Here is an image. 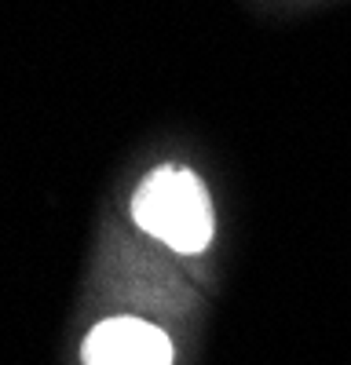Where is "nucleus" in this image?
<instances>
[{
  "mask_svg": "<svg viewBox=\"0 0 351 365\" xmlns=\"http://www.w3.org/2000/svg\"><path fill=\"white\" fill-rule=\"evenodd\" d=\"M253 4L263 11H311L322 4H333V0H253Z\"/></svg>",
  "mask_w": 351,
  "mask_h": 365,
  "instance_id": "7ed1b4c3",
  "label": "nucleus"
},
{
  "mask_svg": "<svg viewBox=\"0 0 351 365\" xmlns=\"http://www.w3.org/2000/svg\"><path fill=\"white\" fill-rule=\"evenodd\" d=\"M201 318L190 274L106 212L73 307L70 365H190Z\"/></svg>",
  "mask_w": 351,
  "mask_h": 365,
  "instance_id": "f257e3e1",
  "label": "nucleus"
},
{
  "mask_svg": "<svg viewBox=\"0 0 351 365\" xmlns=\"http://www.w3.org/2000/svg\"><path fill=\"white\" fill-rule=\"evenodd\" d=\"M121 220L139 241L183 267L201 292H216V201L209 179L190 161L165 158L146 165L125 194Z\"/></svg>",
  "mask_w": 351,
  "mask_h": 365,
  "instance_id": "f03ea898",
  "label": "nucleus"
}]
</instances>
